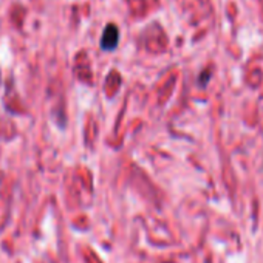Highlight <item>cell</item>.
Wrapping results in <instances>:
<instances>
[{
	"label": "cell",
	"mask_w": 263,
	"mask_h": 263,
	"mask_svg": "<svg viewBox=\"0 0 263 263\" xmlns=\"http://www.w3.org/2000/svg\"><path fill=\"white\" fill-rule=\"evenodd\" d=\"M118 44H119V28L116 24H107L104 31H102V36H101V41H99V47L102 51H113L118 48Z\"/></svg>",
	"instance_id": "cell-1"
},
{
	"label": "cell",
	"mask_w": 263,
	"mask_h": 263,
	"mask_svg": "<svg viewBox=\"0 0 263 263\" xmlns=\"http://www.w3.org/2000/svg\"><path fill=\"white\" fill-rule=\"evenodd\" d=\"M209 78H211V73L209 71H204L201 76H200V79H201V87H206V84L209 82ZM198 79V81H200Z\"/></svg>",
	"instance_id": "cell-2"
}]
</instances>
